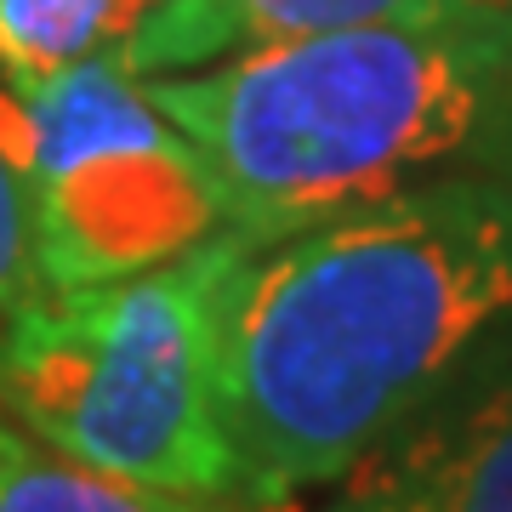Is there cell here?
I'll list each match as a JSON object with an SVG mask.
<instances>
[{"label": "cell", "mask_w": 512, "mask_h": 512, "mask_svg": "<svg viewBox=\"0 0 512 512\" xmlns=\"http://www.w3.org/2000/svg\"><path fill=\"white\" fill-rule=\"evenodd\" d=\"M0 154L29 200L46 291L143 274L222 228L200 148L154 109L120 46L35 80L0 74Z\"/></svg>", "instance_id": "277c9868"}, {"label": "cell", "mask_w": 512, "mask_h": 512, "mask_svg": "<svg viewBox=\"0 0 512 512\" xmlns=\"http://www.w3.org/2000/svg\"><path fill=\"white\" fill-rule=\"evenodd\" d=\"M148 0H0V74L35 80L120 46Z\"/></svg>", "instance_id": "ba28073f"}, {"label": "cell", "mask_w": 512, "mask_h": 512, "mask_svg": "<svg viewBox=\"0 0 512 512\" xmlns=\"http://www.w3.org/2000/svg\"><path fill=\"white\" fill-rule=\"evenodd\" d=\"M143 92L200 148L222 222L274 239L512 160V0H456L211 69L148 74Z\"/></svg>", "instance_id": "7a4b0ae2"}, {"label": "cell", "mask_w": 512, "mask_h": 512, "mask_svg": "<svg viewBox=\"0 0 512 512\" xmlns=\"http://www.w3.org/2000/svg\"><path fill=\"white\" fill-rule=\"evenodd\" d=\"M336 484L325 512H512V330Z\"/></svg>", "instance_id": "5b68a950"}, {"label": "cell", "mask_w": 512, "mask_h": 512, "mask_svg": "<svg viewBox=\"0 0 512 512\" xmlns=\"http://www.w3.org/2000/svg\"><path fill=\"white\" fill-rule=\"evenodd\" d=\"M40 262H35V234H29V200H23L18 171L0 154V319L40 296Z\"/></svg>", "instance_id": "9c48e42d"}, {"label": "cell", "mask_w": 512, "mask_h": 512, "mask_svg": "<svg viewBox=\"0 0 512 512\" xmlns=\"http://www.w3.org/2000/svg\"><path fill=\"white\" fill-rule=\"evenodd\" d=\"M512 330V160L234 251L211 302L245 501L336 484Z\"/></svg>", "instance_id": "6da1fadb"}, {"label": "cell", "mask_w": 512, "mask_h": 512, "mask_svg": "<svg viewBox=\"0 0 512 512\" xmlns=\"http://www.w3.org/2000/svg\"><path fill=\"white\" fill-rule=\"evenodd\" d=\"M239 245L222 222L143 274L29 296L0 319V404L97 473L251 507L211 376V302Z\"/></svg>", "instance_id": "3957f363"}, {"label": "cell", "mask_w": 512, "mask_h": 512, "mask_svg": "<svg viewBox=\"0 0 512 512\" xmlns=\"http://www.w3.org/2000/svg\"><path fill=\"white\" fill-rule=\"evenodd\" d=\"M439 6H456V0H148V12L120 40V57L137 80L188 74L262 46L421 18Z\"/></svg>", "instance_id": "8992f818"}, {"label": "cell", "mask_w": 512, "mask_h": 512, "mask_svg": "<svg viewBox=\"0 0 512 512\" xmlns=\"http://www.w3.org/2000/svg\"><path fill=\"white\" fill-rule=\"evenodd\" d=\"M0 512H245L239 501L171 495L63 456L0 404Z\"/></svg>", "instance_id": "52a82bcc"}]
</instances>
